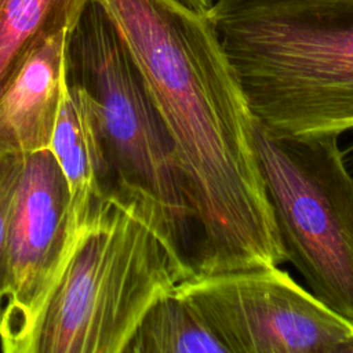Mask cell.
Returning a JSON list of instances; mask_svg holds the SVG:
<instances>
[{"label": "cell", "mask_w": 353, "mask_h": 353, "mask_svg": "<svg viewBox=\"0 0 353 353\" xmlns=\"http://www.w3.org/2000/svg\"><path fill=\"white\" fill-rule=\"evenodd\" d=\"M172 139L196 274L285 262L258 170L254 116L207 17L178 0H101Z\"/></svg>", "instance_id": "6da1fadb"}, {"label": "cell", "mask_w": 353, "mask_h": 353, "mask_svg": "<svg viewBox=\"0 0 353 353\" xmlns=\"http://www.w3.org/2000/svg\"><path fill=\"white\" fill-rule=\"evenodd\" d=\"M65 83L91 134L101 196L148 208L194 276L196 229L172 139L101 0H90L66 33Z\"/></svg>", "instance_id": "7a4b0ae2"}, {"label": "cell", "mask_w": 353, "mask_h": 353, "mask_svg": "<svg viewBox=\"0 0 353 353\" xmlns=\"http://www.w3.org/2000/svg\"><path fill=\"white\" fill-rule=\"evenodd\" d=\"M207 17L256 120L353 130V0H214Z\"/></svg>", "instance_id": "3957f363"}, {"label": "cell", "mask_w": 353, "mask_h": 353, "mask_svg": "<svg viewBox=\"0 0 353 353\" xmlns=\"http://www.w3.org/2000/svg\"><path fill=\"white\" fill-rule=\"evenodd\" d=\"M188 277L148 208L105 199L79 229L22 353H123L146 309Z\"/></svg>", "instance_id": "277c9868"}, {"label": "cell", "mask_w": 353, "mask_h": 353, "mask_svg": "<svg viewBox=\"0 0 353 353\" xmlns=\"http://www.w3.org/2000/svg\"><path fill=\"white\" fill-rule=\"evenodd\" d=\"M338 134H285L254 117L252 143L285 262L353 323V176Z\"/></svg>", "instance_id": "5b68a950"}, {"label": "cell", "mask_w": 353, "mask_h": 353, "mask_svg": "<svg viewBox=\"0 0 353 353\" xmlns=\"http://www.w3.org/2000/svg\"><path fill=\"white\" fill-rule=\"evenodd\" d=\"M174 288L228 353H353V323L279 266L192 276Z\"/></svg>", "instance_id": "8992f818"}, {"label": "cell", "mask_w": 353, "mask_h": 353, "mask_svg": "<svg viewBox=\"0 0 353 353\" xmlns=\"http://www.w3.org/2000/svg\"><path fill=\"white\" fill-rule=\"evenodd\" d=\"M80 228L52 152L23 154L10 225L8 292L0 319L4 352L22 353Z\"/></svg>", "instance_id": "52a82bcc"}, {"label": "cell", "mask_w": 353, "mask_h": 353, "mask_svg": "<svg viewBox=\"0 0 353 353\" xmlns=\"http://www.w3.org/2000/svg\"><path fill=\"white\" fill-rule=\"evenodd\" d=\"M66 33L40 41L0 90V154L50 149L65 85Z\"/></svg>", "instance_id": "ba28073f"}, {"label": "cell", "mask_w": 353, "mask_h": 353, "mask_svg": "<svg viewBox=\"0 0 353 353\" xmlns=\"http://www.w3.org/2000/svg\"><path fill=\"white\" fill-rule=\"evenodd\" d=\"M123 353H228V350L197 310L172 288L146 309Z\"/></svg>", "instance_id": "9c48e42d"}, {"label": "cell", "mask_w": 353, "mask_h": 353, "mask_svg": "<svg viewBox=\"0 0 353 353\" xmlns=\"http://www.w3.org/2000/svg\"><path fill=\"white\" fill-rule=\"evenodd\" d=\"M90 0H0V90L43 41L69 30Z\"/></svg>", "instance_id": "30bf717a"}, {"label": "cell", "mask_w": 353, "mask_h": 353, "mask_svg": "<svg viewBox=\"0 0 353 353\" xmlns=\"http://www.w3.org/2000/svg\"><path fill=\"white\" fill-rule=\"evenodd\" d=\"M50 150L66 178L74 219L79 226H83L92 210L105 199L97 186L95 150L91 134L83 109L66 83Z\"/></svg>", "instance_id": "8fae6325"}, {"label": "cell", "mask_w": 353, "mask_h": 353, "mask_svg": "<svg viewBox=\"0 0 353 353\" xmlns=\"http://www.w3.org/2000/svg\"><path fill=\"white\" fill-rule=\"evenodd\" d=\"M22 170V154H0V302L8 292V239L14 196Z\"/></svg>", "instance_id": "7c38bea8"}, {"label": "cell", "mask_w": 353, "mask_h": 353, "mask_svg": "<svg viewBox=\"0 0 353 353\" xmlns=\"http://www.w3.org/2000/svg\"><path fill=\"white\" fill-rule=\"evenodd\" d=\"M178 1L201 14H207V11L214 3V0H178Z\"/></svg>", "instance_id": "4fadbf2b"}, {"label": "cell", "mask_w": 353, "mask_h": 353, "mask_svg": "<svg viewBox=\"0 0 353 353\" xmlns=\"http://www.w3.org/2000/svg\"><path fill=\"white\" fill-rule=\"evenodd\" d=\"M1 312H3V305H1V302H0V319H1Z\"/></svg>", "instance_id": "5bb4252c"}]
</instances>
